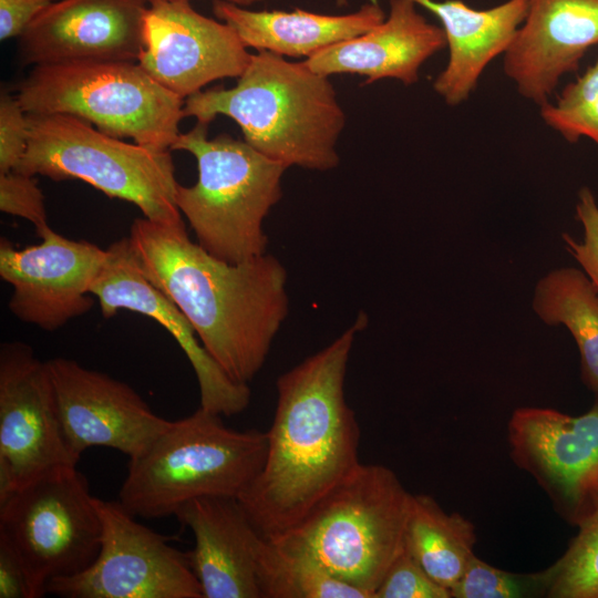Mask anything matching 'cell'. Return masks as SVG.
Returning a JSON list of instances; mask_svg holds the SVG:
<instances>
[{"label":"cell","instance_id":"cell-35","mask_svg":"<svg viewBox=\"0 0 598 598\" xmlns=\"http://www.w3.org/2000/svg\"><path fill=\"white\" fill-rule=\"evenodd\" d=\"M145 1L148 4H152V3H155V2L190 1V0H145ZM224 1H228V2L235 3L237 6L245 7V6H249V4L254 3V2L265 1V0H224Z\"/></svg>","mask_w":598,"mask_h":598},{"label":"cell","instance_id":"cell-2","mask_svg":"<svg viewBox=\"0 0 598 598\" xmlns=\"http://www.w3.org/2000/svg\"><path fill=\"white\" fill-rule=\"evenodd\" d=\"M127 241L144 276L185 315L235 382L262 368L289 312L287 271L272 255L223 261L189 239L184 221L136 218Z\"/></svg>","mask_w":598,"mask_h":598},{"label":"cell","instance_id":"cell-29","mask_svg":"<svg viewBox=\"0 0 598 598\" xmlns=\"http://www.w3.org/2000/svg\"><path fill=\"white\" fill-rule=\"evenodd\" d=\"M374 598H451V592L429 576L404 545L378 586Z\"/></svg>","mask_w":598,"mask_h":598},{"label":"cell","instance_id":"cell-16","mask_svg":"<svg viewBox=\"0 0 598 598\" xmlns=\"http://www.w3.org/2000/svg\"><path fill=\"white\" fill-rule=\"evenodd\" d=\"M90 292L96 298L104 318L130 310L155 320L169 332L194 369L200 408L233 416L248 406L251 395L248 384L228 377L206 351L179 308L144 276L127 237L106 248V258Z\"/></svg>","mask_w":598,"mask_h":598},{"label":"cell","instance_id":"cell-14","mask_svg":"<svg viewBox=\"0 0 598 598\" xmlns=\"http://www.w3.org/2000/svg\"><path fill=\"white\" fill-rule=\"evenodd\" d=\"M47 363L62 431L78 456L89 447L104 446L131 460L169 426L171 421L155 414L128 384L71 359Z\"/></svg>","mask_w":598,"mask_h":598},{"label":"cell","instance_id":"cell-20","mask_svg":"<svg viewBox=\"0 0 598 598\" xmlns=\"http://www.w3.org/2000/svg\"><path fill=\"white\" fill-rule=\"evenodd\" d=\"M413 0H390L384 21L368 32L322 49L303 62L330 76L353 73L364 84L395 79L405 85L417 82L422 64L446 47L442 28L429 22Z\"/></svg>","mask_w":598,"mask_h":598},{"label":"cell","instance_id":"cell-18","mask_svg":"<svg viewBox=\"0 0 598 598\" xmlns=\"http://www.w3.org/2000/svg\"><path fill=\"white\" fill-rule=\"evenodd\" d=\"M596 44L598 0H528L503 70L523 97L540 106Z\"/></svg>","mask_w":598,"mask_h":598},{"label":"cell","instance_id":"cell-15","mask_svg":"<svg viewBox=\"0 0 598 598\" xmlns=\"http://www.w3.org/2000/svg\"><path fill=\"white\" fill-rule=\"evenodd\" d=\"M237 33L196 11L190 1L148 4L137 63L182 99L224 78H239L250 61Z\"/></svg>","mask_w":598,"mask_h":598},{"label":"cell","instance_id":"cell-27","mask_svg":"<svg viewBox=\"0 0 598 598\" xmlns=\"http://www.w3.org/2000/svg\"><path fill=\"white\" fill-rule=\"evenodd\" d=\"M540 116L566 141L576 143L587 137L598 146V56L582 75L563 89L555 104L540 105Z\"/></svg>","mask_w":598,"mask_h":598},{"label":"cell","instance_id":"cell-33","mask_svg":"<svg viewBox=\"0 0 598 598\" xmlns=\"http://www.w3.org/2000/svg\"><path fill=\"white\" fill-rule=\"evenodd\" d=\"M58 0H0V39L19 38L25 28Z\"/></svg>","mask_w":598,"mask_h":598},{"label":"cell","instance_id":"cell-30","mask_svg":"<svg viewBox=\"0 0 598 598\" xmlns=\"http://www.w3.org/2000/svg\"><path fill=\"white\" fill-rule=\"evenodd\" d=\"M576 218L582 227V240L578 241L567 233L561 235V239L598 291V203L587 186L578 192Z\"/></svg>","mask_w":598,"mask_h":598},{"label":"cell","instance_id":"cell-3","mask_svg":"<svg viewBox=\"0 0 598 598\" xmlns=\"http://www.w3.org/2000/svg\"><path fill=\"white\" fill-rule=\"evenodd\" d=\"M234 87L216 86L185 99L184 117L234 120L244 141L287 167L329 171L339 164L337 143L346 114L329 76L303 61L257 51Z\"/></svg>","mask_w":598,"mask_h":598},{"label":"cell","instance_id":"cell-5","mask_svg":"<svg viewBox=\"0 0 598 598\" xmlns=\"http://www.w3.org/2000/svg\"><path fill=\"white\" fill-rule=\"evenodd\" d=\"M221 415L198 408L169 426L140 456L131 458L118 502L135 517L175 515L190 499L239 498L259 475L267 433L235 431Z\"/></svg>","mask_w":598,"mask_h":598},{"label":"cell","instance_id":"cell-6","mask_svg":"<svg viewBox=\"0 0 598 598\" xmlns=\"http://www.w3.org/2000/svg\"><path fill=\"white\" fill-rule=\"evenodd\" d=\"M172 151L197 162L194 185L178 184L176 205L197 244L212 256L240 264L267 252L264 220L282 196L288 168L228 134L208 138V123L179 133Z\"/></svg>","mask_w":598,"mask_h":598},{"label":"cell","instance_id":"cell-12","mask_svg":"<svg viewBox=\"0 0 598 598\" xmlns=\"http://www.w3.org/2000/svg\"><path fill=\"white\" fill-rule=\"evenodd\" d=\"M37 234L42 241L22 249L1 238L0 277L12 287L10 311L23 322L53 331L93 307L90 290L106 249L69 239L50 226Z\"/></svg>","mask_w":598,"mask_h":598},{"label":"cell","instance_id":"cell-13","mask_svg":"<svg viewBox=\"0 0 598 598\" xmlns=\"http://www.w3.org/2000/svg\"><path fill=\"white\" fill-rule=\"evenodd\" d=\"M0 460L19 488L80 461L62 431L48 363L23 342L0 349Z\"/></svg>","mask_w":598,"mask_h":598},{"label":"cell","instance_id":"cell-31","mask_svg":"<svg viewBox=\"0 0 598 598\" xmlns=\"http://www.w3.org/2000/svg\"><path fill=\"white\" fill-rule=\"evenodd\" d=\"M0 209L29 220L37 231L49 226L44 196L34 176L18 171L0 174Z\"/></svg>","mask_w":598,"mask_h":598},{"label":"cell","instance_id":"cell-21","mask_svg":"<svg viewBox=\"0 0 598 598\" xmlns=\"http://www.w3.org/2000/svg\"><path fill=\"white\" fill-rule=\"evenodd\" d=\"M441 22L448 47V60L433 82L434 91L447 105L468 99L486 66L504 54L522 25L528 0H507L477 10L462 0H413Z\"/></svg>","mask_w":598,"mask_h":598},{"label":"cell","instance_id":"cell-9","mask_svg":"<svg viewBox=\"0 0 598 598\" xmlns=\"http://www.w3.org/2000/svg\"><path fill=\"white\" fill-rule=\"evenodd\" d=\"M0 536L19 555L31 598L43 597L51 580L85 570L102 537L86 477L66 466L25 483L0 505Z\"/></svg>","mask_w":598,"mask_h":598},{"label":"cell","instance_id":"cell-24","mask_svg":"<svg viewBox=\"0 0 598 598\" xmlns=\"http://www.w3.org/2000/svg\"><path fill=\"white\" fill-rule=\"evenodd\" d=\"M474 526L458 513H446L429 495H412L404 545L429 576L450 590L474 554Z\"/></svg>","mask_w":598,"mask_h":598},{"label":"cell","instance_id":"cell-1","mask_svg":"<svg viewBox=\"0 0 598 598\" xmlns=\"http://www.w3.org/2000/svg\"><path fill=\"white\" fill-rule=\"evenodd\" d=\"M367 323L362 312L330 344L277 380L266 460L238 498L265 538L297 525L361 463L360 426L346 401L344 382L355 336Z\"/></svg>","mask_w":598,"mask_h":598},{"label":"cell","instance_id":"cell-19","mask_svg":"<svg viewBox=\"0 0 598 598\" xmlns=\"http://www.w3.org/2000/svg\"><path fill=\"white\" fill-rule=\"evenodd\" d=\"M194 534L187 558L203 598H262L258 550L262 536L234 497L204 496L175 513Z\"/></svg>","mask_w":598,"mask_h":598},{"label":"cell","instance_id":"cell-23","mask_svg":"<svg viewBox=\"0 0 598 598\" xmlns=\"http://www.w3.org/2000/svg\"><path fill=\"white\" fill-rule=\"evenodd\" d=\"M532 308L545 324L570 332L582 381L598 398V291L589 278L574 267L548 271L535 286Z\"/></svg>","mask_w":598,"mask_h":598},{"label":"cell","instance_id":"cell-28","mask_svg":"<svg viewBox=\"0 0 598 598\" xmlns=\"http://www.w3.org/2000/svg\"><path fill=\"white\" fill-rule=\"evenodd\" d=\"M546 597L543 571L515 574L471 558L462 577L451 589V598H529Z\"/></svg>","mask_w":598,"mask_h":598},{"label":"cell","instance_id":"cell-10","mask_svg":"<svg viewBox=\"0 0 598 598\" xmlns=\"http://www.w3.org/2000/svg\"><path fill=\"white\" fill-rule=\"evenodd\" d=\"M102 524L90 567L51 580L47 594L64 598H203L187 554L137 523L118 501L94 496Z\"/></svg>","mask_w":598,"mask_h":598},{"label":"cell","instance_id":"cell-11","mask_svg":"<svg viewBox=\"0 0 598 598\" xmlns=\"http://www.w3.org/2000/svg\"><path fill=\"white\" fill-rule=\"evenodd\" d=\"M508 444L514 463L569 524L578 526L598 509V400L579 416L518 408L508 422Z\"/></svg>","mask_w":598,"mask_h":598},{"label":"cell","instance_id":"cell-4","mask_svg":"<svg viewBox=\"0 0 598 598\" xmlns=\"http://www.w3.org/2000/svg\"><path fill=\"white\" fill-rule=\"evenodd\" d=\"M411 498L392 470L360 463L297 525L266 539L374 598L404 548Z\"/></svg>","mask_w":598,"mask_h":598},{"label":"cell","instance_id":"cell-32","mask_svg":"<svg viewBox=\"0 0 598 598\" xmlns=\"http://www.w3.org/2000/svg\"><path fill=\"white\" fill-rule=\"evenodd\" d=\"M27 112L17 95L0 94V174L16 171L28 148Z\"/></svg>","mask_w":598,"mask_h":598},{"label":"cell","instance_id":"cell-8","mask_svg":"<svg viewBox=\"0 0 598 598\" xmlns=\"http://www.w3.org/2000/svg\"><path fill=\"white\" fill-rule=\"evenodd\" d=\"M27 152L16 169L53 181L80 179L111 198L134 204L158 223L182 221L178 183L168 150L110 136L68 114H29Z\"/></svg>","mask_w":598,"mask_h":598},{"label":"cell","instance_id":"cell-7","mask_svg":"<svg viewBox=\"0 0 598 598\" xmlns=\"http://www.w3.org/2000/svg\"><path fill=\"white\" fill-rule=\"evenodd\" d=\"M17 97L29 114H68L121 140L171 151L185 100L137 62L79 60L33 65Z\"/></svg>","mask_w":598,"mask_h":598},{"label":"cell","instance_id":"cell-17","mask_svg":"<svg viewBox=\"0 0 598 598\" xmlns=\"http://www.w3.org/2000/svg\"><path fill=\"white\" fill-rule=\"evenodd\" d=\"M145 0H58L21 33V63L79 60L137 62L144 45Z\"/></svg>","mask_w":598,"mask_h":598},{"label":"cell","instance_id":"cell-25","mask_svg":"<svg viewBox=\"0 0 598 598\" xmlns=\"http://www.w3.org/2000/svg\"><path fill=\"white\" fill-rule=\"evenodd\" d=\"M258 578L262 598H369L312 559L283 550L265 537L258 550Z\"/></svg>","mask_w":598,"mask_h":598},{"label":"cell","instance_id":"cell-26","mask_svg":"<svg viewBox=\"0 0 598 598\" xmlns=\"http://www.w3.org/2000/svg\"><path fill=\"white\" fill-rule=\"evenodd\" d=\"M577 527L564 555L543 570L546 597L598 598V509Z\"/></svg>","mask_w":598,"mask_h":598},{"label":"cell","instance_id":"cell-34","mask_svg":"<svg viewBox=\"0 0 598 598\" xmlns=\"http://www.w3.org/2000/svg\"><path fill=\"white\" fill-rule=\"evenodd\" d=\"M0 598H31L24 566L10 543L0 536Z\"/></svg>","mask_w":598,"mask_h":598},{"label":"cell","instance_id":"cell-22","mask_svg":"<svg viewBox=\"0 0 598 598\" xmlns=\"http://www.w3.org/2000/svg\"><path fill=\"white\" fill-rule=\"evenodd\" d=\"M215 17L227 23L246 48L292 58H310L324 48L361 35L380 24L385 13L377 0L348 14L293 11H254L215 0Z\"/></svg>","mask_w":598,"mask_h":598}]
</instances>
